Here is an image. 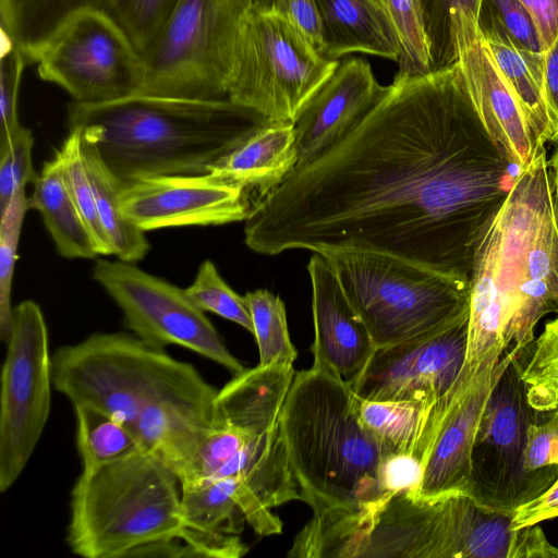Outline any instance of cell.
Segmentation results:
<instances>
[{
    "label": "cell",
    "mask_w": 558,
    "mask_h": 558,
    "mask_svg": "<svg viewBox=\"0 0 558 558\" xmlns=\"http://www.w3.org/2000/svg\"><path fill=\"white\" fill-rule=\"evenodd\" d=\"M520 170L457 62L398 73L342 142L251 206L245 244L264 255L376 251L469 281L478 239Z\"/></svg>",
    "instance_id": "6da1fadb"
},
{
    "label": "cell",
    "mask_w": 558,
    "mask_h": 558,
    "mask_svg": "<svg viewBox=\"0 0 558 558\" xmlns=\"http://www.w3.org/2000/svg\"><path fill=\"white\" fill-rule=\"evenodd\" d=\"M280 429L300 500L313 511L288 556L341 558L398 494L395 454L361 423L350 385L315 366L295 372Z\"/></svg>",
    "instance_id": "7a4b0ae2"
},
{
    "label": "cell",
    "mask_w": 558,
    "mask_h": 558,
    "mask_svg": "<svg viewBox=\"0 0 558 558\" xmlns=\"http://www.w3.org/2000/svg\"><path fill=\"white\" fill-rule=\"evenodd\" d=\"M469 287L466 376L496 365L511 347L527 354L538 320L558 314V206L545 145L483 230Z\"/></svg>",
    "instance_id": "3957f363"
},
{
    "label": "cell",
    "mask_w": 558,
    "mask_h": 558,
    "mask_svg": "<svg viewBox=\"0 0 558 558\" xmlns=\"http://www.w3.org/2000/svg\"><path fill=\"white\" fill-rule=\"evenodd\" d=\"M230 99L135 94L68 107L69 129L80 128L123 183L150 175L205 174L252 133L268 124Z\"/></svg>",
    "instance_id": "277c9868"
},
{
    "label": "cell",
    "mask_w": 558,
    "mask_h": 558,
    "mask_svg": "<svg viewBox=\"0 0 558 558\" xmlns=\"http://www.w3.org/2000/svg\"><path fill=\"white\" fill-rule=\"evenodd\" d=\"M182 527L180 481L150 450L82 470L72 488L66 543L77 556L126 558Z\"/></svg>",
    "instance_id": "5b68a950"
},
{
    "label": "cell",
    "mask_w": 558,
    "mask_h": 558,
    "mask_svg": "<svg viewBox=\"0 0 558 558\" xmlns=\"http://www.w3.org/2000/svg\"><path fill=\"white\" fill-rule=\"evenodd\" d=\"M53 388L72 405L96 408L131 430L149 407L208 383L190 363L135 333L94 332L51 355Z\"/></svg>",
    "instance_id": "8992f818"
},
{
    "label": "cell",
    "mask_w": 558,
    "mask_h": 558,
    "mask_svg": "<svg viewBox=\"0 0 558 558\" xmlns=\"http://www.w3.org/2000/svg\"><path fill=\"white\" fill-rule=\"evenodd\" d=\"M376 348L444 328L470 313L469 281L376 251L322 253Z\"/></svg>",
    "instance_id": "52a82bcc"
},
{
    "label": "cell",
    "mask_w": 558,
    "mask_h": 558,
    "mask_svg": "<svg viewBox=\"0 0 558 558\" xmlns=\"http://www.w3.org/2000/svg\"><path fill=\"white\" fill-rule=\"evenodd\" d=\"M512 515L489 510L462 492L393 495L342 558H513Z\"/></svg>",
    "instance_id": "ba28073f"
},
{
    "label": "cell",
    "mask_w": 558,
    "mask_h": 558,
    "mask_svg": "<svg viewBox=\"0 0 558 558\" xmlns=\"http://www.w3.org/2000/svg\"><path fill=\"white\" fill-rule=\"evenodd\" d=\"M339 64L271 5H255L239 28L227 97L270 123H294Z\"/></svg>",
    "instance_id": "9c48e42d"
},
{
    "label": "cell",
    "mask_w": 558,
    "mask_h": 558,
    "mask_svg": "<svg viewBox=\"0 0 558 558\" xmlns=\"http://www.w3.org/2000/svg\"><path fill=\"white\" fill-rule=\"evenodd\" d=\"M272 0H177L144 53L141 94L228 99L227 88L241 22L255 5Z\"/></svg>",
    "instance_id": "30bf717a"
},
{
    "label": "cell",
    "mask_w": 558,
    "mask_h": 558,
    "mask_svg": "<svg viewBox=\"0 0 558 558\" xmlns=\"http://www.w3.org/2000/svg\"><path fill=\"white\" fill-rule=\"evenodd\" d=\"M23 53L36 63L43 81L61 87L77 104L141 94L146 80L143 54L105 8L70 13Z\"/></svg>",
    "instance_id": "8fae6325"
},
{
    "label": "cell",
    "mask_w": 558,
    "mask_h": 558,
    "mask_svg": "<svg viewBox=\"0 0 558 558\" xmlns=\"http://www.w3.org/2000/svg\"><path fill=\"white\" fill-rule=\"evenodd\" d=\"M517 352L492 391L481 417L471 456L466 494L485 508L506 514L543 494L558 477V465L527 471V428L539 412L526 398Z\"/></svg>",
    "instance_id": "7c38bea8"
},
{
    "label": "cell",
    "mask_w": 558,
    "mask_h": 558,
    "mask_svg": "<svg viewBox=\"0 0 558 558\" xmlns=\"http://www.w3.org/2000/svg\"><path fill=\"white\" fill-rule=\"evenodd\" d=\"M1 372L0 490L26 468L51 410V355L41 308L31 300L13 307Z\"/></svg>",
    "instance_id": "4fadbf2b"
},
{
    "label": "cell",
    "mask_w": 558,
    "mask_h": 558,
    "mask_svg": "<svg viewBox=\"0 0 558 558\" xmlns=\"http://www.w3.org/2000/svg\"><path fill=\"white\" fill-rule=\"evenodd\" d=\"M93 278L121 308L124 326L146 342L183 347L233 376L246 369L184 290L121 259L96 258Z\"/></svg>",
    "instance_id": "5bb4252c"
},
{
    "label": "cell",
    "mask_w": 558,
    "mask_h": 558,
    "mask_svg": "<svg viewBox=\"0 0 558 558\" xmlns=\"http://www.w3.org/2000/svg\"><path fill=\"white\" fill-rule=\"evenodd\" d=\"M469 314L435 331L377 348L350 385L354 395L371 401L437 402L464 365Z\"/></svg>",
    "instance_id": "9a60e30c"
},
{
    "label": "cell",
    "mask_w": 558,
    "mask_h": 558,
    "mask_svg": "<svg viewBox=\"0 0 558 558\" xmlns=\"http://www.w3.org/2000/svg\"><path fill=\"white\" fill-rule=\"evenodd\" d=\"M124 217L143 232L168 227L245 221L247 192L211 173L150 175L122 183Z\"/></svg>",
    "instance_id": "2e32d148"
},
{
    "label": "cell",
    "mask_w": 558,
    "mask_h": 558,
    "mask_svg": "<svg viewBox=\"0 0 558 558\" xmlns=\"http://www.w3.org/2000/svg\"><path fill=\"white\" fill-rule=\"evenodd\" d=\"M518 351L511 347L499 362L466 379L459 375L448 393V404L421 463L416 497L462 492L471 477V456L478 424L489 396Z\"/></svg>",
    "instance_id": "e0dca14e"
},
{
    "label": "cell",
    "mask_w": 558,
    "mask_h": 558,
    "mask_svg": "<svg viewBox=\"0 0 558 558\" xmlns=\"http://www.w3.org/2000/svg\"><path fill=\"white\" fill-rule=\"evenodd\" d=\"M457 63L477 112L509 160L522 169L538 144L524 112L501 75L480 31L477 20L460 12L454 22Z\"/></svg>",
    "instance_id": "ac0fdd59"
},
{
    "label": "cell",
    "mask_w": 558,
    "mask_h": 558,
    "mask_svg": "<svg viewBox=\"0 0 558 558\" xmlns=\"http://www.w3.org/2000/svg\"><path fill=\"white\" fill-rule=\"evenodd\" d=\"M386 87L378 84L364 59L340 63L293 123L295 167L313 162L342 142L378 102Z\"/></svg>",
    "instance_id": "d6986e66"
},
{
    "label": "cell",
    "mask_w": 558,
    "mask_h": 558,
    "mask_svg": "<svg viewBox=\"0 0 558 558\" xmlns=\"http://www.w3.org/2000/svg\"><path fill=\"white\" fill-rule=\"evenodd\" d=\"M307 269L313 293V366L351 385L363 373L377 348L328 260L315 253Z\"/></svg>",
    "instance_id": "ffe728a7"
},
{
    "label": "cell",
    "mask_w": 558,
    "mask_h": 558,
    "mask_svg": "<svg viewBox=\"0 0 558 558\" xmlns=\"http://www.w3.org/2000/svg\"><path fill=\"white\" fill-rule=\"evenodd\" d=\"M217 392L209 384L149 407L132 428L140 447L159 456L178 476L219 422Z\"/></svg>",
    "instance_id": "44dd1931"
},
{
    "label": "cell",
    "mask_w": 558,
    "mask_h": 558,
    "mask_svg": "<svg viewBox=\"0 0 558 558\" xmlns=\"http://www.w3.org/2000/svg\"><path fill=\"white\" fill-rule=\"evenodd\" d=\"M323 26L322 54L362 52L399 61L400 40L384 0H316Z\"/></svg>",
    "instance_id": "7402d4cb"
},
{
    "label": "cell",
    "mask_w": 558,
    "mask_h": 558,
    "mask_svg": "<svg viewBox=\"0 0 558 558\" xmlns=\"http://www.w3.org/2000/svg\"><path fill=\"white\" fill-rule=\"evenodd\" d=\"M293 123H268L223 156L209 173L257 194L274 191L295 168Z\"/></svg>",
    "instance_id": "603a6c76"
},
{
    "label": "cell",
    "mask_w": 558,
    "mask_h": 558,
    "mask_svg": "<svg viewBox=\"0 0 558 558\" xmlns=\"http://www.w3.org/2000/svg\"><path fill=\"white\" fill-rule=\"evenodd\" d=\"M477 24L501 75L517 97L530 129L541 145L558 141L547 106L543 75L515 47L486 0L482 1Z\"/></svg>",
    "instance_id": "cb8c5ba5"
},
{
    "label": "cell",
    "mask_w": 558,
    "mask_h": 558,
    "mask_svg": "<svg viewBox=\"0 0 558 558\" xmlns=\"http://www.w3.org/2000/svg\"><path fill=\"white\" fill-rule=\"evenodd\" d=\"M253 504L250 481L241 476L181 487L183 526L227 538H241Z\"/></svg>",
    "instance_id": "d4e9b609"
},
{
    "label": "cell",
    "mask_w": 558,
    "mask_h": 558,
    "mask_svg": "<svg viewBox=\"0 0 558 558\" xmlns=\"http://www.w3.org/2000/svg\"><path fill=\"white\" fill-rule=\"evenodd\" d=\"M435 404L371 401L354 395L357 416L376 439L392 454L413 457L420 463L435 435Z\"/></svg>",
    "instance_id": "484cf974"
},
{
    "label": "cell",
    "mask_w": 558,
    "mask_h": 558,
    "mask_svg": "<svg viewBox=\"0 0 558 558\" xmlns=\"http://www.w3.org/2000/svg\"><path fill=\"white\" fill-rule=\"evenodd\" d=\"M28 197V208L40 213L59 254L65 258H93L92 236L66 187L59 155L46 161Z\"/></svg>",
    "instance_id": "4316f807"
},
{
    "label": "cell",
    "mask_w": 558,
    "mask_h": 558,
    "mask_svg": "<svg viewBox=\"0 0 558 558\" xmlns=\"http://www.w3.org/2000/svg\"><path fill=\"white\" fill-rule=\"evenodd\" d=\"M82 149L97 213L113 254L128 263L142 259L150 245L144 232L130 222L121 210L122 182L106 165L97 147L83 136Z\"/></svg>",
    "instance_id": "83f0119b"
},
{
    "label": "cell",
    "mask_w": 558,
    "mask_h": 558,
    "mask_svg": "<svg viewBox=\"0 0 558 558\" xmlns=\"http://www.w3.org/2000/svg\"><path fill=\"white\" fill-rule=\"evenodd\" d=\"M82 470L121 459L140 449L134 433L122 422L89 405H73Z\"/></svg>",
    "instance_id": "f1b7e54d"
},
{
    "label": "cell",
    "mask_w": 558,
    "mask_h": 558,
    "mask_svg": "<svg viewBox=\"0 0 558 558\" xmlns=\"http://www.w3.org/2000/svg\"><path fill=\"white\" fill-rule=\"evenodd\" d=\"M107 0H0L1 33L23 52L43 39L70 13L105 8Z\"/></svg>",
    "instance_id": "f546056e"
},
{
    "label": "cell",
    "mask_w": 558,
    "mask_h": 558,
    "mask_svg": "<svg viewBox=\"0 0 558 558\" xmlns=\"http://www.w3.org/2000/svg\"><path fill=\"white\" fill-rule=\"evenodd\" d=\"M244 298L258 347V365L293 366L298 353L290 340L282 300L264 289L247 292Z\"/></svg>",
    "instance_id": "4dcf8cb0"
},
{
    "label": "cell",
    "mask_w": 558,
    "mask_h": 558,
    "mask_svg": "<svg viewBox=\"0 0 558 558\" xmlns=\"http://www.w3.org/2000/svg\"><path fill=\"white\" fill-rule=\"evenodd\" d=\"M62 163L63 177L70 195L84 220L98 255L113 254L97 213L92 183L87 173L80 128H72L56 151Z\"/></svg>",
    "instance_id": "1f68e13d"
},
{
    "label": "cell",
    "mask_w": 558,
    "mask_h": 558,
    "mask_svg": "<svg viewBox=\"0 0 558 558\" xmlns=\"http://www.w3.org/2000/svg\"><path fill=\"white\" fill-rule=\"evenodd\" d=\"M529 354L521 371L527 401L539 413L554 412L558 408V318L545 324Z\"/></svg>",
    "instance_id": "d6a6232c"
},
{
    "label": "cell",
    "mask_w": 558,
    "mask_h": 558,
    "mask_svg": "<svg viewBox=\"0 0 558 558\" xmlns=\"http://www.w3.org/2000/svg\"><path fill=\"white\" fill-rule=\"evenodd\" d=\"M483 0H420L430 56V71L457 62L454 22L460 12L478 19Z\"/></svg>",
    "instance_id": "836d02e7"
},
{
    "label": "cell",
    "mask_w": 558,
    "mask_h": 558,
    "mask_svg": "<svg viewBox=\"0 0 558 558\" xmlns=\"http://www.w3.org/2000/svg\"><path fill=\"white\" fill-rule=\"evenodd\" d=\"M28 209L25 189L0 210V333L7 342L12 323L11 289L24 216Z\"/></svg>",
    "instance_id": "e575fe53"
},
{
    "label": "cell",
    "mask_w": 558,
    "mask_h": 558,
    "mask_svg": "<svg viewBox=\"0 0 558 558\" xmlns=\"http://www.w3.org/2000/svg\"><path fill=\"white\" fill-rule=\"evenodd\" d=\"M184 291L202 311L219 315L253 333L252 317L244 295L238 294L227 284L211 260L206 259L201 264L194 281Z\"/></svg>",
    "instance_id": "d590c367"
},
{
    "label": "cell",
    "mask_w": 558,
    "mask_h": 558,
    "mask_svg": "<svg viewBox=\"0 0 558 558\" xmlns=\"http://www.w3.org/2000/svg\"><path fill=\"white\" fill-rule=\"evenodd\" d=\"M397 31L401 53L400 74L430 72V56L420 0H384Z\"/></svg>",
    "instance_id": "8d00e7d4"
},
{
    "label": "cell",
    "mask_w": 558,
    "mask_h": 558,
    "mask_svg": "<svg viewBox=\"0 0 558 558\" xmlns=\"http://www.w3.org/2000/svg\"><path fill=\"white\" fill-rule=\"evenodd\" d=\"M177 0H107L118 21L144 56L167 22Z\"/></svg>",
    "instance_id": "74e56055"
},
{
    "label": "cell",
    "mask_w": 558,
    "mask_h": 558,
    "mask_svg": "<svg viewBox=\"0 0 558 558\" xmlns=\"http://www.w3.org/2000/svg\"><path fill=\"white\" fill-rule=\"evenodd\" d=\"M34 136L29 129L21 126L11 137L0 143V210L13 195L34 183L38 173L32 163Z\"/></svg>",
    "instance_id": "f35d334b"
},
{
    "label": "cell",
    "mask_w": 558,
    "mask_h": 558,
    "mask_svg": "<svg viewBox=\"0 0 558 558\" xmlns=\"http://www.w3.org/2000/svg\"><path fill=\"white\" fill-rule=\"evenodd\" d=\"M27 60L23 51L1 34L0 58V143L11 137L22 125L19 121V92Z\"/></svg>",
    "instance_id": "ab89813d"
},
{
    "label": "cell",
    "mask_w": 558,
    "mask_h": 558,
    "mask_svg": "<svg viewBox=\"0 0 558 558\" xmlns=\"http://www.w3.org/2000/svg\"><path fill=\"white\" fill-rule=\"evenodd\" d=\"M515 47L543 75L545 54L538 29L520 0H486Z\"/></svg>",
    "instance_id": "60d3db41"
},
{
    "label": "cell",
    "mask_w": 558,
    "mask_h": 558,
    "mask_svg": "<svg viewBox=\"0 0 558 558\" xmlns=\"http://www.w3.org/2000/svg\"><path fill=\"white\" fill-rule=\"evenodd\" d=\"M551 465H558V408L549 420L529 426L524 450L527 471Z\"/></svg>",
    "instance_id": "b9f144b4"
},
{
    "label": "cell",
    "mask_w": 558,
    "mask_h": 558,
    "mask_svg": "<svg viewBox=\"0 0 558 558\" xmlns=\"http://www.w3.org/2000/svg\"><path fill=\"white\" fill-rule=\"evenodd\" d=\"M271 7L322 53L323 26L316 0H272Z\"/></svg>",
    "instance_id": "7bdbcfd3"
},
{
    "label": "cell",
    "mask_w": 558,
    "mask_h": 558,
    "mask_svg": "<svg viewBox=\"0 0 558 558\" xmlns=\"http://www.w3.org/2000/svg\"><path fill=\"white\" fill-rule=\"evenodd\" d=\"M555 518H558V477L543 494L513 512L511 526L518 530Z\"/></svg>",
    "instance_id": "ee69618b"
},
{
    "label": "cell",
    "mask_w": 558,
    "mask_h": 558,
    "mask_svg": "<svg viewBox=\"0 0 558 558\" xmlns=\"http://www.w3.org/2000/svg\"><path fill=\"white\" fill-rule=\"evenodd\" d=\"M513 558H558V546L547 539L538 524L518 529Z\"/></svg>",
    "instance_id": "f6af8a7d"
},
{
    "label": "cell",
    "mask_w": 558,
    "mask_h": 558,
    "mask_svg": "<svg viewBox=\"0 0 558 558\" xmlns=\"http://www.w3.org/2000/svg\"><path fill=\"white\" fill-rule=\"evenodd\" d=\"M530 12L545 51L558 37V0H520Z\"/></svg>",
    "instance_id": "bcb514c9"
},
{
    "label": "cell",
    "mask_w": 558,
    "mask_h": 558,
    "mask_svg": "<svg viewBox=\"0 0 558 558\" xmlns=\"http://www.w3.org/2000/svg\"><path fill=\"white\" fill-rule=\"evenodd\" d=\"M543 88L558 136V37L545 54Z\"/></svg>",
    "instance_id": "7dc6e473"
},
{
    "label": "cell",
    "mask_w": 558,
    "mask_h": 558,
    "mask_svg": "<svg viewBox=\"0 0 558 558\" xmlns=\"http://www.w3.org/2000/svg\"><path fill=\"white\" fill-rule=\"evenodd\" d=\"M555 144L551 156L548 158V166L551 172V182L555 201L558 206V141Z\"/></svg>",
    "instance_id": "c3c4849f"
}]
</instances>
